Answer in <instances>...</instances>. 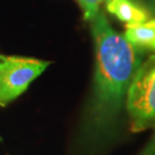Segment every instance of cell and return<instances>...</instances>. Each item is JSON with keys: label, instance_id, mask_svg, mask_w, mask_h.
Segmentation results:
<instances>
[{"label": "cell", "instance_id": "obj_4", "mask_svg": "<svg viewBox=\"0 0 155 155\" xmlns=\"http://www.w3.org/2000/svg\"><path fill=\"white\" fill-rule=\"evenodd\" d=\"M107 12L127 25L150 21L153 15L133 0H105Z\"/></svg>", "mask_w": 155, "mask_h": 155}, {"label": "cell", "instance_id": "obj_1", "mask_svg": "<svg viewBox=\"0 0 155 155\" xmlns=\"http://www.w3.org/2000/svg\"><path fill=\"white\" fill-rule=\"evenodd\" d=\"M94 76L74 141L79 155H95L115 137L129 86L143 63V52L111 28L100 12L91 22Z\"/></svg>", "mask_w": 155, "mask_h": 155}, {"label": "cell", "instance_id": "obj_6", "mask_svg": "<svg viewBox=\"0 0 155 155\" xmlns=\"http://www.w3.org/2000/svg\"><path fill=\"white\" fill-rule=\"evenodd\" d=\"M79 5L85 21L92 22L100 13V8L104 0H76Z\"/></svg>", "mask_w": 155, "mask_h": 155}, {"label": "cell", "instance_id": "obj_7", "mask_svg": "<svg viewBox=\"0 0 155 155\" xmlns=\"http://www.w3.org/2000/svg\"><path fill=\"white\" fill-rule=\"evenodd\" d=\"M133 1L145 7L153 15V17H155V0H133Z\"/></svg>", "mask_w": 155, "mask_h": 155}, {"label": "cell", "instance_id": "obj_3", "mask_svg": "<svg viewBox=\"0 0 155 155\" xmlns=\"http://www.w3.org/2000/svg\"><path fill=\"white\" fill-rule=\"evenodd\" d=\"M50 66V62L16 55L0 54V107L18 98Z\"/></svg>", "mask_w": 155, "mask_h": 155}, {"label": "cell", "instance_id": "obj_2", "mask_svg": "<svg viewBox=\"0 0 155 155\" xmlns=\"http://www.w3.org/2000/svg\"><path fill=\"white\" fill-rule=\"evenodd\" d=\"M125 109L132 132L155 129V54L136 72L127 90Z\"/></svg>", "mask_w": 155, "mask_h": 155}, {"label": "cell", "instance_id": "obj_5", "mask_svg": "<svg viewBox=\"0 0 155 155\" xmlns=\"http://www.w3.org/2000/svg\"><path fill=\"white\" fill-rule=\"evenodd\" d=\"M124 38L140 52L155 53V17L150 21L125 27Z\"/></svg>", "mask_w": 155, "mask_h": 155}]
</instances>
